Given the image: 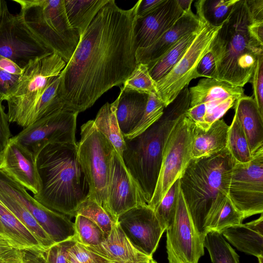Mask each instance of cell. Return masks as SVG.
I'll return each instance as SVG.
<instances>
[{"instance_id":"obj_4","label":"cell","mask_w":263,"mask_h":263,"mask_svg":"<svg viewBox=\"0 0 263 263\" xmlns=\"http://www.w3.org/2000/svg\"><path fill=\"white\" fill-rule=\"evenodd\" d=\"M246 0H238L210 47L216 63L215 79L243 87L251 79L263 45L249 34Z\"/></svg>"},{"instance_id":"obj_45","label":"cell","mask_w":263,"mask_h":263,"mask_svg":"<svg viewBox=\"0 0 263 263\" xmlns=\"http://www.w3.org/2000/svg\"><path fill=\"white\" fill-rule=\"evenodd\" d=\"M238 99L235 97H230L224 100L205 103L207 107L204 117L206 130L214 122L220 119L229 109L234 107Z\"/></svg>"},{"instance_id":"obj_34","label":"cell","mask_w":263,"mask_h":263,"mask_svg":"<svg viewBox=\"0 0 263 263\" xmlns=\"http://www.w3.org/2000/svg\"><path fill=\"white\" fill-rule=\"evenodd\" d=\"M60 77H57L45 89L30 115L29 126L39 120L64 109V104L59 96Z\"/></svg>"},{"instance_id":"obj_52","label":"cell","mask_w":263,"mask_h":263,"mask_svg":"<svg viewBox=\"0 0 263 263\" xmlns=\"http://www.w3.org/2000/svg\"><path fill=\"white\" fill-rule=\"evenodd\" d=\"M248 31L252 37L263 45V23H250L249 22Z\"/></svg>"},{"instance_id":"obj_36","label":"cell","mask_w":263,"mask_h":263,"mask_svg":"<svg viewBox=\"0 0 263 263\" xmlns=\"http://www.w3.org/2000/svg\"><path fill=\"white\" fill-rule=\"evenodd\" d=\"M203 246L212 263H239L238 255L218 232L209 231L203 238Z\"/></svg>"},{"instance_id":"obj_40","label":"cell","mask_w":263,"mask_h":263,"mask_svg":"<svg viewBox=\"0 0 263 263\" xmlns=\"http://www.w3.org/2000/svg\"><path fill=\"white\" fill-rule=\"evenodd\" d=\"M124 90L157 95L156 83L151 77L147 64L138 63L135 69L123 84Z\"/></svg>"},{"instance_id":"obj_46","label":"cell","mask_w":263,"mask_h":263,"mask_svg":"<svg viewBox=\"0 0 263 263\" xmlns=\"http://www.w3.org/2000/svg\"><path fill=\"white\" fill-rule=\"evenodd\" d=\"M254 100L260 115L263 116V54L259 55L251 77Z\"/></svg>"},{"instance_id":"obj_28","label":"cell","mask_w":263,"mask_h":263,"mask_svg":"<svg viewBox=\"0 0 263 263\" xmlns=\"http://www.w3.org/2000/svg\"><path fill=\"white\" fill-rule=\"evenodd\" d=\"M195 31L184 35L157 60L147 64L152 79L158 82L165 77L179 62L195 39L203 24Z\"/></svg>"},{"instance_id":"obj_58","label":"cell","mask_w":263,"mask_h":263,"mask_svg":"<svg viewBox=\"0 0 263 263\" xmlns=\"http://www.w3.org/2000/svg\"><path fill=\"white\" fill-rule=\"evenodd\" d=\"M259 263H262L263 262V257H260L258 258Z\"/></svg>"},{"instance_id":"obj_50","label":"cell","mask_w":263,"mask_h":263,"mask_svg":"<svg viewBox=\"0 0 263 263\" xmlns=\"http://www.w3.org/2000/svg\"><path fill=\"white\" fill-rule=\"evenodd\" d=\"M250 23H263V0H246Z\"/></svg>"},{"instance_id":"obj_42","label":"cell","mask_w":263,"mask_h":263,"mask_svg":"<svg viewBox=\"0 0 263 263\" xmlns=\"http://www.w3.org/2000/svg\"><path fill=\"white\" fill-rule=\"evenodd\" d=\"M179 188V179L171 186L154 210L156 218L165 230L173 219Z\"/></svg>"},{"instance_id":"obj_38","label":"cell","mask_w":263,"mask_h":263,"mask_svg":"<svg viewBox=\"0 0 263 263\" xmlns=\"http://www.w3.org/2000/svg\"><path fill=\"white\" fill-rule=\"evenodd\" d=\"M23 69L11 60L0 55V102L15 91Z\"/></svg>"},{"instance_id":"obj_1","label":"cell","mask_w":263,"mask_h":263,"mask_svg":"<svg viewBox=\"0 0 263 263\" xmlns=\"http://www.w3.org/2000/svg\"><path fill=\"white\" fill-rule=\"evenodd\" d=\"M139 3L124 10L109 0L80 37L59 76L58 94L64 109L85 111L131 74L137 65L134 28Z\"/></svg>"},{"instance_id":"obj_8","label":"cell","mask_w":263,"mask_h":263,"mask_svg":"<svg viewBox=\"0 0 263 263\" xmlns=\"http://www.w3.org/2000/svg\"><path fill=\"white\" fill-rule=\"evenodd\" d=\"M77 145L78 159L89 184V198L103 206L115 148L92 120L82 125L81 139Z\"/></svg>"},{"instance_id":"obj_25","label":"cell","mask_w":263,"mask_h":263,"mask_svg":"<svg viewBox=\"0 0 263 263\" xmlns=\"http://www.w3.org/2000/svg\"><path fill=\"white\" fill-rule=\"evenodd\" d=\"M190 107L201 103H207L230 97L239 99L244 96L243 87L214 79L204 78L197 84L189 88Z\"/></svg>"},{"instance_id":"obj_26","label":"cell","mask_w":263,"mask_h":263,"mask_svg":"<svg viewBox=\"0 0 263 263\" xmlns=\"http://www.w3.org/2000/svg\"><path fill=\"white\" fill-rule=\"evenodd\" d=\"M219 233L239 251L257 258L263 257V234L246 223L228 227Z\"/></svg>"},{"instance_id":"obj_54","label":"cell","mask_w":263,"mask_h":263,"mask_svg":"<svg viewBox=\"0 0 263 263\" xmlns=\"http://www.w3.org/2000/svg\"><path fill=\"white\" fill-rule=\"evenodd\" d=\"M177 2L183 11V13L190 12L191 10V5L193 0H177Z\"/></svg>"},{"instance_id":"obj_14","label":"cell","mask_w":263,"mask_h":263,"mask_svg":"<svg viewBox=\"0 0 263 263\" xmlns=\"http://www.w3.org/2000/svg\"><path fill=\"white\" fill-rule=\"evenodd\" d=\"M78 115L63 109L39 120L12 137L35 156L48 143H76Z\"/></svg>"},{"instance_id":"obj_2","label":"cell","mask_w":263,"mask_h":263,"mask_svg":"<svg viewBox=\"0 0 263 263\" xmlns=\"http://www.w3.org/2000/svg\"><path fill=\"white\" fill-rule=\"evenodd\" d=\"M41 189L33 198L47 208L75 217L89 196V186L79 162L76 143H48L35 155Z\"/></svg>"},{"instance_id":"obj_6","label":"cell","mask_w":263,"mask_h":263,"mask_svg":"<svg viewBox=\"0 0 263 263\" xmlns=\"http://www.w3.org/2000/svg\"><path fill=\"white\" fill-rule=\"evenodd\" d=\"M21 7L18 13L29 30L67 64L80 40L68 21L65 0H13Z\"/></svg>"},{"instance_id":"obj_19","label":"cell","mask_w":263,"mask_h":263,"mask_svg":"<svg viewBox=\"0 0 263 263\" xmlns=\"http://www.w3.org/2000/svg\"><path fill=\"white\" fill-rule=\"evenodd\" d=\"M183 14L177 0H163L152 12L137 18L134 28L137 49L152 44L171 28Z\"/></svg>"},{"instance_id":"obj_31","label":"cell","mask_w":263,"mask_h":263,"mask_svg":"<svg viewBox=\"0 0 263 263\" xmlns=\"http://www.w3.org/2000/svg\"><path fill=\"white\" fill-rule=\"evenodd\" d=\"M0 223L14 247L43 249L33 235L0 202Z\"/></svg>"},{"instance_id":"obj_30","label":"cell","mask_w":263,"mask_h":263,"mask_svg":"<svg viewBox=\"0 0 263 263\" xmlns=\"http://www.w3.org/2000/svg\"><path fill=\"white\" fill-rule=\"evenodd\" d=\"M242 215L232 204L228 194L220 193L216 198L210 211L206 228L209 231L219 232L228 227L242 223Z\"/></svg>"},{"instance_id":"obj_13","label":"cell","mask_w":263,"mask_h":263,"mask_svg":"<svg viewBox=\"0 0 263 263\" xmlns=\"http://www.w3.org/2000/svg\"><path fill=\"white\" fill-rule=\"evenodd\" d=\"M165 231L168 263H198L204 253L203 240L196 230L180 187L173 219Z\"/></svg>"},{"instance_id":"obj_17","label":"cell","mask_w":263,"mask_h":263,"mask_svg":"<svg viewBox=\"0 0 263 263\" xmlns=\"http://www.w3.org/2000/svg\"><path fill=\"white\" fill-rule=\"evenodd\" d=\"M117 222L133 246L153 257L165 231L148 204L139 205L119 216Z\"/></svg>"},{"instance_id":"obj_53","label":"cell","mask_w":263,"mask_h":263,"mask_svg":"<svg viewBox=\"0 0 263 263\" xmlns=\"http://www.w3.org/2000/svg\"><path fill=\"white\" fill-rule=\"evenodd\" d=\"M260 214V216L257 219L246 223V224L252 229L263 234V215L262 213Z\"/></svg>"},{"instance_id":"obj_22","label":"cell","mask_w":263,"mask_h":263,"mask_svg":"<svg viewBox=\"0 0 263 263\" xmlns=\"http://www.w3.org/2000/svg\"><path fill=\"white\" fill-rule=\"evenodd\" d=\"M235 115L243 128L253 154L263 147V116L253 97L244 96L235 105Z\"/></svg>"},{"instance_id":"obj_56","label":"cell","mask_w":263,"mask_h":263,"mask_svg":"<svg viewBox=\"0 0 263 263\" xmlns=\"http://www.w3.org/2000/svg\"><path fill=\"white\" fill-rule=\"evenodd\" d=\"M143 260L140 261H136V262H114L113 263H148V262L151 260Z\"/></svg>"},{"instance_id":"obj_23","label":"cell","mask_w":263,"mask_h":263,"mask_svg":"<svg viewBox=\"0 0 263 263\" xmlns=\"http://www.w3.org/2000/svg\"><path fill=\"white\" fill-rule=\"evenodd\" d=\"M229 128V126L223 119L214 122L206 130L195 126L192 159L209 156L225 149Z\"/></svg>"},{"instance_id":"obj_7","label":"cell","mask_w":263,"mask_h":263,"mask_svg":"<svg viewBox=\"0 0 263 263\" xmlns=\"http://www.w3.org/2000/svg\"><path fill=\"white\" fill-rule=\"evenodd\" d=\"M55 53L33 61L23 69L16 89L6 100L9 121L25 128L35 104L45 89L66 66Z\"/></svg>"},{"instance_id":"obj_47","label":"cell","mask_w":263,"mask_h":263,"mask_svg":"<svg viewBox=\"0 0 263 263\" xmlns=\"http://www.w3.org/2000/svg\"><path fill=\"white\" fill-rule=\"evenodd\" d=\"M75 237L53 245L45 250V263H68L67 250L76 242Z\"/></svg>"},{"instance_id":"obj_29","label":"cell","mask_w":263,"mask_h":263,"mask_svg":"<svg viewBox=\"0 0 263 263\" xmlns=\"http://www.w3.org/2000/svg\"><path fill=\"white\" fill-rule=\"evenodd\" d=\"M109 0H65L67 16L71 27L80 37L101 8Z\"/></svg>"},{"instance_id":"obj_60","label":"cell","mask_w":263,"mask_h":263,"mask_svg":"<svg viewBox=\"0 0 263 263\" xmlns=\"http://www.w3.org/2000/svg\"><path fill=\"white\" fill-rule=\"evenodd\" d=\"M0 239H6V240H8V239H6V238H3V237H1V236H0Z\"/></svg>"},{"instance_id":"obj_55","label":"cell","mask_w":263,"mask_h":263,"mask_svg":"<svg viewBox=\"0 0 263 263\" xmlns=\"http://www.w3.org/2000/svg\"><path fill=\"white\" fill-rule=\"evenodd\" d=\"M0 236L4 238H6L7 239H8L7 238V237H6L5 235V233H4V230L3 229V228L1 224V223H0Z\"/></svg>"},{"instance_id":"obj_49","label":"cell","mask_w":263,"mask_h":263,"mask_svg":"<svg viewBox=\"0 0 263 263\" xmlns=\"http://www.w3.org/2000/svg\"><path fill=\"white\" fill-rule=\"evenodd\" d=\"M9 124L7 113L0 102V157L11 138Z\"/></svg>"},{"instance_id":"obj_33","label":"cell","mask_w":263,"mask_h":263,"mask_svg":"<svg viewBox=\"0 0 263 263\" xmlns=\"http://www.w3.org/2000/svg\"><path fill=\"white\" fill-rule=\"evenodd\" d=\"M238 0H199L195 3L197 16L213 26H221Z\"/></svg>"},{"instance_id":"obj_39","label":"cell","mask_w":263,"mask_h":263,"mask_svg":"<svg viewBox=\"0 0 263 263\" xmlns=\"http://www.w3.org/2000/svg\"><path fill=\"white\" fill-rule=\"evenodd\" d=\"M165 107L164 103L156 94H148L146 107L141 120L133 130L124 136V138L132 139L144 132L161 117Z\"/></svg>"},{"instance_id":"obj_61","label":"cell","mask_w":263,"mask_h":263,"mask_svg":"<svg viewBox=\"0 0 263 263\" xmlns=\"http://www.w3.org/2000/svg\"><path fill=\"white\" fill-rule=\"evenodd\" d=\"M68 263H71V262H68Z\"/></svg>"},{"instance_id":"obj_15","label":"cell","mask_w":263,"mask_h":263,"mask_svg":"<svg viewBox=\"0 0 263 263\" xmlns=\"http://www.w3.org/2000/svg\"><path fill=\"white\" fill-rule=\"evenodd\" d=\"M147 204L137 182L114 149L110 161L106 200L103 208L117 222L120 215L139 205Z\"/></svg>"},{"instance_id":"obj_21","label":"cell","mask_w":263,"mask_h":263,"mask_svg":"<svg viewBox=\"0 0 263 263\" xmlns=\"http://www.w3.org/2000/svg\"><path fill=\"white\" fill-rule=\"evenodd\" d=\"M84 247L97 254L115 262H136L153 258L133 246L117 222L114 224L109 235L99 245Z\"/></svg>"},{"instance_id":"obj_18","label":"cell","mask_w":263,"mask_h":263,"mask_svg":"<svg viewBox=\"0 0 263 263\" xmlns=\"http://www.w3.org/2000/svg\"><path fill=\"white\" fill-rule=\"evenodd\" d=\"M0 173L35 195L41 183L34 154L12 137L0 157Z\"/></svg>"},{"instance_id":"obj_24","label":"cell","mask_w":263,"mask_h":263,"mask_svg":"<svg viewBox=\"0 0 263 263\" xmlns=\"http://www.w3.org/2000/svg\"><path fill=\"white\" fill-rule=\"evenodd\" d=\"M117 98L116 117L124 137L133 130L141 120L147 104L148 94L121 88Z\"/></svg>"},{"instance_id":"obj_41","label":"cell","mask_w":263,"mask_h":263,"mask_svg":"<svg viewBox=\"0 0 263 263\" xmlns=\"http://www.w3.org/2000/svg\"><path fill=\"white\" fill-rule=\"evenodd\" d=\"M76 240L84 246L99 245L104 239L101 229L93 221L80 215L75 216Z\"/></svg>"},{"instance_id":"obj_3","label":"cell","mask_w":263,"mask_h":263,"mask_svg":"<svg viewBox=\"0 0 263 263\" xmlns=\"http://www.w3.org/2000/svg\"><path fill=\"white\" fill-rule=\"evenodd\" d=\"M185 86L164 110L161 117L135 138L125 139L122 159L137 182L148 204L153 196L161 165L163 149L173 128L190 107Z\"/></svg>"},{"instance_id":"obj_44","label":"cell","mask_w":263,"mask_h":263,"mask_svg":"<svg viewBox=\"0 0 263 263\" xmlns=\"http://www.w3.org/2000/svg\"><path fill=\"white\" fill-rule=\"evenodd\" d=\"M67 259L71 263H113L76 242L67 250Z\"/></svg>"},{"instance_id":"obj_51","label":"cell","mask_w":263,"mask_h":263,"mask_svg":"<svg viewBox=\"0 0 263 263\" xmlns=\"http://www.w3.org/2000/svg\"><path fill=\"white\" fill-rule=\"evenodd\" d=\"M163 0H140L137 18L142 17L154 10Z\"/></svg>"},{"instance_id":"obj_57","label":"cell","mask_w":263,"mask_h":263,"mask_svg":"<svg viewBox=\"0 0 263 263\" xmlns=\"http://www.w3.org/2000/svg\"><path fill=\"white\" fill-rule=\"evenodd\" d=\"M148 263H158L156 260L153 259V258H152Z\"/></svg>"},{"instance_id":"obj_20","label":"cell","mask_w":263,"mask_h":263,"mask_svg":"<svg viewBox=\"0 0 263 263\" xmlns=\"http://www.w3.org/2000/svg\"><path fill=\"white\" fill-rule=\"evenodd\" d=\"M201 22L192 11L183 13L174 25L152 44L136 49L137 63L147 64L157 60L184 35L196 30Z\"/></svg>"},{"instance_id":"obj_10","label":"cell","mask_w":263,"mask_h":263,"mask_svg":"<svg viewBox=\"0 0 263 263\" xmlns=\"http://www.w3.org/2000/svg\"><path fill=\"white\" fill-rule=\"evenodd\" d=\"M29 30L18 14L11 13L2 0L0 55L25 68L30 63L52 54Z\"/></svg>"},{"instance_id":"obj_43","label":"cell","mask_w":263,"mask_h":263,"mask_svg":"<svg viewBox=\"0 0 263 263\" xmlns=\"http://www.w3.org/2000/svg\"><path fill=\"white\" fill-rule=\"evenodd\" d=\"M44 251L12 247L0 254V263H45Z\"/></svg>"},{"instance_id":"obj_32","label":"cell","mask_w":263,"mask_h":263,"mask_svg":"<svg viewBox=\"0 0 263 263\" xmlns=\"http://www.w3.org/2000/svg\"><path fill=\"white\" fill-rule=\"evenodd\" d=\"M117 103L118 98L111 103L105 104L98 111L93 122L98 130L109 141L122 157L126 145L116 117Z\"/></svg>"},{"instance_id":"obj_59","label":"cell","mask_w":263,"mask_h":263,"mask_svg":"<svg viewBox=\"0 0 263 263\" xmlns=\"http://www.w3.org/2000/svg\"><path fill=\"white\" fill-rule=\"evenodd\" d=\"M2 11V0H0V15Z\"/></svg>"},{"instance_id":"obj_48","label":"cell","mask_w":263,"mask_h":263,"mask_svg":"<svg viewBox=\"0 0 263 263\" xmlns=\"http://www.w3.org/2000/svg\"><path fill=\"white\" fill-rule=\"evenodd\" d=\"M216 70L215 61L210 50L200 60L197 67V72L200 77L215 79Z\"/></svg>"},{"instance_id":"obj_12","label":"cell","mask_w":263,"mask_h":263,"mask_svg":"<svg viewBox=\"0 0 263 263\" xmlns=\"http://www.w3.org/2000/svg\"><path fill=\"white\" fill-rule=\"evenodd\" d=\"M228 196L244 219L263 213V147L249 162L235 163Z\"/></svg>"},{"instance_id":"obj_9","label":"cell","mask_w":263,"mask_h":263,"mask_svg":"<svg viewBox=\"0 0 263 263\" xmlns=\"http://www.w3.org/2000/svg\"><path fill=\"white\" fill-rule=\"evenodd\" d=\"M194 123L185 115L171 132L163 149L156 188L148 205L154 211L192 159Z\"/></svg>"},{"instance_id":"obj_27","label":"cell","mask_w":263,"mask_h":263,"mask_svg":"<svg viewBox=\"0 0 263 263\" xmlns=\"http://www.w3.org/2000/svg\"><path fill=\"white\" fill-rule=\"evenodd\" d=\"M0 202L33 235L43 249L46 250L55 243L26 206L1 187Z\"/></svg>"},{"instance_id":"obj_35","label":"cell","mask_w":263,"mask_h":263,"mask_svg":"<svg viewBox=\"0 0 263 263\" xmlns=\"http://www.w3.org/2000/svg\"><path fill=\"white\" fill-rule=\"evenodd\" d=\"M227 148L236 163H247L253 158L246 135L235 115L229 126Z\"/></svg>"},{"instance_id":"obj_5","label":"cell","mask_w":263,"mask_h":263,"mask_svg":"<svg viewBox=\"0 0 263 263\" xmlns=\"http://www.w3.org/2000/svg\"><path fill=\"white\" fill-rule=\"evenodd\" d=\"M236 162L227 148L192 159L179 179L180 187L196 230L203 240L211 208L219 193L228 194Z\"/></svg>"},{"instance_id":"obj_16","label":"cell","mask_w":263,"mask_h":263,"mask_svg":"<svg viewBox=\"0 0 263 263\" xmlns=\"http://www.w3.org/2000/svg\"><path fill=\"white\" fill-rule=\"evenodd\" d=\"M0 187L8 192L26 206L55 243L75 237L74 222L67 216L43 206L24 186L1 173Z\"/></svg>"},{"instance_id":"obj_37","label":"cell","mask_w":263,"mask_h":263,"mask_svg":"<svg viewBox=\"0 0 263 263\" xmlns=\"http://www.w3.org/2000/svg\"><path fill=\"white\" fill-rule=\"evenodd\" d=\"M77 215H82L95 222L103 231L104 238L117 222L100 204L89 197L79 205L75 216Z\"/></svg>"},{"instance_id":"obj_11","label":"cell","mask_w":263,"mask_h":263,"mask_svg":"<svg viewBox=\"0 0 263 263\" xmlns=\"http://www.w3.org/2000/svg\"><path fill=\"white\" fill-rule=\"evenodd\" d=\"M202 21L198 33L184 55L165 77L156 82L157 95L165 107L192 80L200 77L197 72L198 64L210 50L212 41L222 26L215 27Z\"/></svg>"}]
</instances>
